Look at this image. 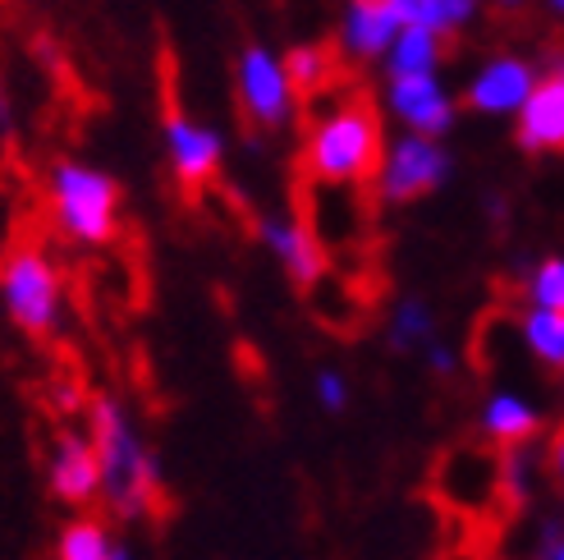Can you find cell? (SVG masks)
Here are the masks:
<instances>
[{
  "instance_id": "obj_1",
  "label": "cell",
  "mask_w": 564,
  "mask_h": 560,
  "mask_svg": "<svg viewBox=\"0 0 564 560\" xmlns=\"http://www.w3.org/2000/svg\"><path fill=\"white\" fill-rule=\"evenodd\" d=\"M88 437L101 464V500L110 506V515L129 524L156 515L161 510V464L116 396H97L88 405Z\"/></svg>"
},
{
  "instance_id": "obj_2",
  "label": "cell",
  "mask_w": 564,
  "mask_h": 560,
  "mask_svg": "<svg viewBox=\"0 0 564 560\" xmlns=\"http://www.w3.org/2000/svg\"><path fill=\"white\" fill-rule=\"evenodd\" d=\"M381 110L368 97H349L340 106H330L326 116L313 120L303 138V175L326 189H345L377 180L381 171Z\"/></svg>"
},
{
  "instance_id": "obj_3",
  "label": "cell",
  "mask_w": 564,
  "mask_h": 560,
  "mask_svg": "<svg viewBox=\"0 0 564 560\" xmlns=\"http://www.w3.org/2000/svg\"><path fill=\"white\" fill-rule=\"evenodd\" d=\"M46 212L55 235L83 248H101L120 235V184L101 165L61 157L46 171Z\"/></svg>"
},
{
  "instance_id": "obj_4",
  "label": "cell",
  "mask_w": 564,
  "mask_h": 560,
  "mask_svg": "<svg viewBox=\"0 0 564 560\" xmlns=\"http://www.w3.org/2000/svg\"><path fill=\"white\" fill-rule=\"evenodd\" d=\"M0 303L23 335H51L65 313V276L37 239H19L0 254Z\"/></svg>"
},
{
  "instance_id": "obj_5",
  "label": "cell",
  "mask_w": 564,
  "mask_h": 560,
  "mask_svg": "<svg viewBox=\"0 0 564 560\" xmlns=\"http://www.w3.org/2000/svg\"><path fill=\"white\" fill-rule=\"evenodd\" d=\"M235 88H239V106L243 116L258 129H280L294 116V83L285 69V55H275L271 46H243L239 65H235Z\"/></svg>"
},
{
  "instance_id": "obj_6",
  "label": "cell",
  "mask_w": 564,
  "mask_h": 560,
  "mask_svg": "<svg viewBox=\"0 0 564 560\" xmlns=\"http://www.w3.org/2000/svg\"><path fill=\"white\" fill-rule=\"evenodd\" d=\"M449 175V152L436 143V138H417V133H404L394 138L381 157V171H377V193L381 203H417L436 193Z\"/></svg>"
},
{
  "instance_id": "obj_7",
  "label": "cell",
  "mask_w": 564,
  "mask_h": 560,
  "mask_svg": "<svg viewBox=\"0 0 564 560\" xmlns=\"http://www.w3.org/2000/svg\"><path fill=\"white\" fill-rule=\"evenodd\" d=\"M165 157H171V171L184 189H203L225 161V138H220V129L171 106L165 110Z\"/></svg>"
},
{
  "instance_id": "obj_8",
  "label": "cell",
  "mask_w": 564,
  "mask_h": 560,
  "mask_svg": "<svg viewBox=\"0 0 564 560\" xmlns=\"http://www.w3.org/2000/svg\"><path fill=\"white\" fill-rule=\"evenodd\" d=\"M538 65L523 61V55H491L487 65H477V74L468 78L464 101L477 116H519L528 93L538 88Z\"/></svg>"
},
{
  "instance_id": "obj_9",
  "label": "cell",
  "mask_w": 564,
  "mask_h": 560,
  "mask_svg": "<svg viewBox=\"0 0 564 560\" xmlns=\"http://www.w3.org/2000/svg\"><path fill=\"white\" fill-rule=\"evenodd\" d=\"M46 487L65 506H93L101 500V464L88 432H61L46 460Z\"/></svg>"
},
{
  "instance_id": "obj_10",
  "label": "cell",
  "mask_w": 564,
  "mask_h": 560,
  "mask_svg": "<svg viewBox=\"0 0 564 560\" xmlns=\"http://www.w3.org/2000/svg\"><path fill=\"white\" fill-rule=\"evenodd\" d=\"M386 106L390 116L409 125V133L417 138H436L449 133V125H455V97L445 93V83L436 74H422V78H390L386 88Z\"/></svg>"
},
{
  "instance_id": "obj_11",
  "label": "cell",
  "mask_w": 564,
  "mask_h": 560,
  "mask_svg": "<svg viewBox=\"0 0 564 560\" xmlns=\"http://www.w3.org/2000/svg\"><path fill=\"white\" fill-rule=\"evenodd\" d=\"M519 148L542 157V152H564V61L538 74V88L528 93L519 110Z\"/></svg>"
},
{
  "instance_id": "obj_12",
  "label": "cell",
  "mask_w": 564,
  "mask_h": 560,
  "mask_svg": "<svg viewBox=\"0 0 564 560\" xmlns=\"http://www.w3.org/2000/svg\"><path fill=\"white\" fill-rule=\"evenodd\" d=\"M258 235L271 248V258H280V267L290 271L294 286H317L322 280L326 254H322V239L313 235L307 220H299V216H262Z\"/></svg>"
},
{
  "instance_id": "obj_13",
  "label": "cell",
  "mask_w": 564,
  "mask_h": 560,
  "mask_svg": "<svg viewBox=\"0 0 564 560\" xmlns=\"http://www.w3.org/2000/svg\"><path fill=\"white\" fill-rule=\"evenodd\" d=\"M404 28L390 14L386 0H349L340 19V46L354 61H386V51L394 46Z\"/></svg>"
},
{
  "instance_id": "obj_14",
  "label": "cell",
  "mask_w": 564,
  "mask_h": 560,
  "mask_svg": "<svg viewBox=\"0 0 564 560\" xmlns=\"http://www.w3.org/2000/svg\"><path fill=\"white\" fill-rule=\"evenodd\" d=\"M390 14L400 19V28H422V33H459L477 14H482L487 0H386Z\"/></svg>"
},
{
  "instance_id": "obj_15",
  "label": "cell",
  "mask_w": 564,
  "mask_h": 560,
  "mask_svg": "<svg viewBox=\"0 0 564 560\" xmlns=\"http://www.w3.org/2000/svg\"><path fill=\"white\" fill-rule=\"evenodd\" d=\"M542 428V413L532 409L523 396H514V390H496V396H487L482 405V432L487 441L505 445V451H514V445L532 441Z\"/></svg>"
},
{
  "instance_id": "obj_16",
  "label": "cell",
  "mask_w": 564,
  "mask_h": 560,
  "mask_svg": "<svg viewBox=\"0 0 564 560\" xmlns=\"http://www.w3.org/2000/svg\"><path fill=\"white\" fill-rule=\"evenodd\" d=\"M445 61V42L436 33H422V28H404L394 46L386 51V74L390 78H422L436 74Z\"/></svg>"
},
{
  "instance_id": "obj_17",
  "label": "cell",
  "mask_w": 564,
  "mask_h": 560,
  "mask_svg": "<svg viewBox=\"0 0 564 560\" xmlns=\"http://www.w3.org/2000/svg\"><path fill=\"white\" fill-rule=\"evenodd\" d=\"M55 560H116V542H110L101 519H69L55 538Z\"/></svg>"
},
{
  "instance_id": "obj_18",
  "label": "cell",
  "mask_w": 564,
  "mask_h": 560,
  "mask_svg": "<svg viewBox=\"0 0 564 560\" xmlns=\"http://www.w3.org/2000/svg\"><path fill=\"white\" fill-rule=\"evenodd\" d=\"M432 341H436L432 308L422 299H400V303H394V313H390V345L400 354H409V349H427Z\"/></svg>"
},
{
  "instance_id": "obj_19",
  "label": "cell",
  "mask_w": 564,
  "mask_h": 560,
  "mask_svg": "<svg viewBox=\"0 0 564 560\" xmlns=\"http://www.w3.org/2000/svg\"><path fill=\"white\" fill-rule=\"evenodd\" d=\"M523 345L538 354L546 368H564V317L542 313V308L523 313Z\"/></svg>"
},
{
  "instance_id": "obj_20",
  "label": "cell",
  "mask_w": 564,
  "mask_h": 560,
  "mask_svg": "<svg viewBox=\"0 0 564 560\" xmlns=\"http://www.w3.org/2000/svg\"><path fill=\"white\" fill-rule=\"evenodd\" d=\"M285 69H290L294 93L313 97V93H322L326 83H330L335 61H330V51H326V46H294V51L285 55Z\"/></svg>"
},
{
  "instance_id": "obj_21",
  "label": "cell",
  "mask_w": 564,
  "mask_h": 560,
  "mask_svg": "<svg viewBox=\"0 0 564 560\" xmlns=\"http://www.w3.org/2000/svg\"><path fill=\"white\" fill-rule=\"evenodd\" d=\"M528 299L542 313H560L564 317V258H546L528 280Z\"/></svg>"
},
{
  "instance_id": "obj_22",
  "label": "cell",
  "mask_w": 564,
  "mask_h": 560,
  "mask_svg": "<svg viewBox=\"0 0 564 560\" xmlns=\"http://www.w3.org/2000/svg\"><path fill=\"white\" fill-rule=\"evenodd\" d=\"M532 473H538V455H532L528 445H514V451L496 464V483L510 500H523L532 492Z\"/></svg>"
},
{
  "instance_id": "obj_23",
  "label": "cell",
  "mask_w": 564,
  "mask_h": 560,
  "mask_svg": "<svg viewBox=\"0 0 564 560\" xmlns=\"http://www.w3.org/2000/svg\"><path fill=\"white\" fill-rule=\"evenodd\" d=\"M313 390H317V405H322L326 413H340V409L349 405V381H345L340 373H335V368H322Z\"/></svg>"
},
{
  "instance_id": "obj_24",
  "label": "cell",
  "mask_w": 564,
  "mask_h": 560,
  "mask_svg": "<svg viewBox=\"0 0 564 560\" xmlns=\"http://www.w3.org/2000/svg\"><path fill=\"white\" fill-rule=\"evenodd\" d=\"M422 354H427V368H432L436 377H449V373H455V349H449V345L432 341V345L422 349Z\"/></svg>"
},
{
  "instance_id": "obj_25",
  "label": "cell",
  "mask_w": 564,
  "mask_h": 560,
  "mask_svg": "<svg viewBox=\"0 0 564 560\" xmlns=\"http://www.w3.org/2000/svg\"><path fill=\"white\" fill-rule=\"evenodd\" d=\"M538 560H564V528H560V524H546V528H542Z\"/></svg>"
},
{
  "instance_id": "obj_26",
  "label": "cell",
  "mask_w": 564,
  "mask_h": 560,
  "mask_svg": "<svg viewBox=\"0 0 564 560\" xmlns=\"http://www.w3.org/2000/svg\"><path fill=\"white\" fill-rule=\"evenodd\" d=\"M14 133V101L6 93V78H0V138H10Z\"/></svg>"
},
{
  "instance_id": "obj_27",
  "label": "cell",
  "mask_w": 564,
  "mask_h": 560,
  "mask_svg": "<svg viewBox=\"0 0 564 560\" xmlns=\"http://www.w3.org/2000/svg\"><path fill=\"white\" fill-rule=\"evenodd\" d=\"M546 464H551V473H555V478H564V432L551 441V455H546Z\"/></svg>"
},
{
  "instance_id": "obj_28",
  "label": "cell",
  "mask_w": 564,
  "mask_h": 560,
  "mask_svg": "<svg viewBox=\"0 0 564 560\" xmlns=\"http://www.w3.org/2000/svg\"><path fill=\"white\" fill-rule=\"evenodd\" d=\"M496 6H500V10H519V6H523V0H496Z\"/></svg>"
},
{
  "instance_id": "obj_29",
  "label": "cell",
  "mask_w": 564,
  "mask_h": 560,
  "mask_svg": "<svg viewBox=\"0 0 564 560\" xmlns=\"http://www.w3.org/2000/svg\"><path fill=\"white\" fill-rule=\"evenodd\" d=\"M546 6H551V10H555V14L564 19V0H546Z\"/></svg>"
},
{
  "instance_id": "obj_30",
  "label": "cell",
  "mask_w": 564,
  "mask_h": 560,
  "mask_svg": "<svg viewBox=\"0 0 564 560\" xmlns=\"http://www.w3.org/2000/svg\"><path fill=\"white\" fill-rule=\"evenodd\" d=\"M116 560H133V556H129V551H124V547H116Z\"/></svg>"
}]
</instances>
